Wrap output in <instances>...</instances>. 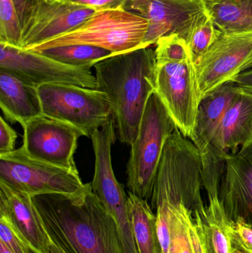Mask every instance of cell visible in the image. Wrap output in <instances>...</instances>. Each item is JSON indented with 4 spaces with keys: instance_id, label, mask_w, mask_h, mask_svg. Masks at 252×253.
<instances>
[{
    "instance_id": "cell-15",
    "label": "cell",
    "mask_w": 252,
    "mask_h": 253,
    "mask_svg": "<svg viewBox=\"0 0 252 253\" xmlns=\"http://www.w3.org/2000/svg\"><path fill=\"white\" fill-rule=\"evenodd\" d=\"M97 10L41 0L29 25L22 31L21 48L31 47L71 31Z\"/></svg>"
},
{
    "instance_id": "cell-6",
    "label": "cell",
    "mask_w": 252,
    "mask_h": 253,
    "mask_svg": "<svg viewBox=\"0 0 252 253\" xmlns=\"http://www.w3.org/2000/svg\"><path fill=\"white\" fill-rule=\"evenodd\" d=\"M43 115L68 123L84 136L93 132L112 118L108 95L97 89L68 84H47L38 87Z\"/></svg>"
},
{
    "instance_id": "cell-3",
    "label": "cell",
    "mask_w": 252,
    "mask_h": 253,
    "mask_svg": "<svg viewBox=\"0 0 252 253\" xmlns=\"http://www.w3.org/2000/svg\"><path fill=\"white\" fill-rule=\"evenodd\" d=\"M202 158L196 146L179 129L164 149L151 198L152 210L161 203L183 205L192 213L205 207Z\"/></svg>"
},
{
    "instance_id": "cell-37",
    "label": "cell",
    "mask_w": 252,
    "mask_h": 253,
    "mask_svg": "<svg viewBox=\"0 0 252 253\" xmlns=\"http://www.w3.org/2000/svg\"></svg>"
},
{
    "instance_id": "cell-36",
    "label": "cell",
    "mask_w": 252,
    "mask_h": 253,
    "mask_svg": "<svg viewBox=\"0 0 252 253\" xmlns=\"http://www.w3.org/2000/svg\"><path fill=\"white\" fill-rule=\"evenodd\" d=\"M28 253H40L38 252H37L36 251H35V250L33 249L31 247L28 246Z\"/></svg>"
},
{
    "instance_id": "cell-22",
    "label": "cell",
    "mask_w": 252,
    "mask_h": 253,
    "mask_svg": "<svg viewBox=\"0 0 252 253\" xmlns=\"http://www.w3.org/2000/svg\"><path fill=\"white\" fill-rule=\"evenodd\" d=\"M164 204L168 207L170 213V245L168 253H204L202 239L193 213L184 205Z\"/></svg>"
},
{
    "instance_id": "cell-25",
    "label": "cell",
    "mask_w": 252,
    "mask_h": 253,
    "mask_svg": "<svg viewBox=\"0 0 252 253\" xmlns=\"http://www.w3.org/2000/svg\"><path fill=\"white\" fill-rule=\"evenodd\" d=\"M0 44L22 46V29L13 0H0Z\"/></svg>"
},
{
    "instance_id": "cell-1",
    "label": "cell",
    "mask_w": 252,
    "mask_h": 253,
    "mask_svg": "<svg viewBox=\"0 0 252 253\" xmlns=\"http://www.w3.org/2000/svg\"><path fill=\"white\" fill-rule=\"evenodd\" d=\"M32 199L50 241L65 253H123L115 221L90 183L73 194Z\"/></svg>"
},
{
    "instance_id": "cell-14",
    "label": "cell",
    "mask_w": 252,
    "mask_h": 253,
    "mask_svg": "<svg viewBox=\"0 0 252 253\" xmlns=\"http://www.w3.org/2000/svg\"><path fill=\"white\" fill-rule=\"evenodd\" d=\"M0 216L10 223L26 245L40 253H50V238L32 196L0 180Z\"/></svg>"
},
{
    "instance_id": "cell-17",
    "label": "cell",
    "mask_w": 252,
    "mask_h": 253,
    "mask_svg": "<svg viewBox=\"0 0 252 253\" xmlns=\"http://www.w3.org/2000/svg\"><path fill=\"white\" fill-rule=\"evenodd\" d=\"M219 183H210L204 185L208 203L193 213L198 226L204 253H235L228 218L219 198Z\"/></svg>"
},
{
    "instance_id": "cell-23",
    "label": "cell",
    "mask_w": 252,
    "mask_h": 253,
    "mask_svg": "<svg viewBox=\"0 0 252 253\" xmlns=\"http://www.w3.org/2000/svg\"><path fill=\"white\" fill-rule=\"evenodd\" d=\"M38 53H42L66 65L90 68L104 59L114 56L106 49L84 44L53 47Z\"/></svg>"
},
{
    "instance_id": "cell-31",
    "label": "cell",
    "mask_w": 252,
    "mask_h": 253,
    "mask_svg": "<svg viewBox=\"0 0 252 253\" xmlns=\"http://www.w3.org/2000/svg\"><path fill=\"white\" fill-rule=\"evenodd\" d=\"M17 133L3 117L0 118V156L14 151Z\"/></svg>"
},
{
    "instance_id": "cell-4",
    "label": "cell",
    "mask_w": 252,
    "mask_h": 253,
    "mask_svg": "<svg viewBox=\"0 0 252 253\" xmlns=\"http://www.w3.org/2000/svg\"><path fill=\"white\" fill-rule=\"evenodd\" d=\"M147 29L144 18L125 9L97 10L71 31L28 50L41 52L62 46L84 44L120 54L142 48Z\"/></svg>"
},
{
    "instance_id": "cell-34",
    "label": "cell",
    "mask_w": 252,
    "mask_h": 253,
    "mask_svg": "<svg viewBox=\"0 0 252 253\" xmlns=\"http://www.w3.org/2000/svg\"><path fill=\"white\" fill-rule=\"evenodd\" d=\"M0 253H13L3 242L0 241Z\"/></svg>"
},
{
    "instance_id": "cell-9",
    "label": "cell",
    "mask_w": 252,
    "mask_h": 253,
    "mask_svg": "<svg viewBox=\"0 0 252 253\" xmlns=\"http://www.w3.org/2000/svg\"><path fill=\"white\" fill-rule=\"evenodd\" d=\"M0 70L37 88L47 84L98 87L96 76L90 67L66 65L42 53L4 44H0Z\"/></svg>"
},
{
    "instance_id": "cell-18",
    "label": "cell",
    "mask_w": 252,
    "mask_h": 253,
    "mask_svg": "<svg viewBox=\"0 0 252 253\" xmlns=\"http://www.w3.org/2000/svg\"><path fill=\"white\" fill-rule=\"evenodd\" d=\"M0 108L6 120L23 126L43 115L38 88L0 70Z\"/></svg>"
},
{
    "instance_id": "cell-16",
    "label": "cell",
    "mask_w": 252,
    "mask_h": 253,
    "mask_svg": "<svg viewBox=\"0 0 252 253\" xmlns=\"http://www.w3.org/2000/svg\"><path fill=\"white\" fill-rule=\"evenodd\" d=\"M252 144V96L238 91L217 126L208 150L225 161Z\"/></svg>"
},
{
    "instance_id": "cell-33",
    "label": "cell",
    "mask_w": 252,
    "mask_h": 253,
    "mask_svg": "<svg viewBox=\"0 0 252 253\" xmlns=\"http://www.w3.org/2000/svg\"><path fill=\"white\" fill-rule=\"evenodd\" d=\"M50 253H65L63 251L60 249L59 247L56 246V245L51 242L50 245Z\"/></svg>"
},
{
    "instance_id": "cell-21",
    "label": "cell",
    "mask_w": 252,
    "mask_h": 253,
    "mask_svg": "<svg viewBox=\"0 0 252 253\" xmlns=\"http://www.w3.org/2000/svg\"><path fill=\"white\" fill-rule=\"evenodd\" d=\"M127 206L138 253H161L156 214L154 213L148 201L129 191Z\"/></svg>"
},
{
    "instance_id": "cell-28",
    "label": "cell",
    "mask_w": 252,
    "mask_h": 253,
    "mask_svg": "<svg viewBox=\"0 0 252 253\" xmlns=\"http://www.w3.org/2000/svg\"><path fill=\"white\" fill-rule=\"evenodd\" d=\"M157 230L161 245V253H168L170 245V213L166 204H161L156 208Z\"/></svg>"
},
{
    "instance_id": "cell-8",
    "label": "cell",
    "mask_w": 252,
    "mask_h": 253,
    "mask_svg": "<svg viewBox=\"0 0 252 253\" xmlns=\"http://www.w3.org/2000/svg\"><path fill=\"white\" fill-rule=\"evenodd\" d=\"M0 180L32 197L50 193L73 194L86 186L78 172L34 159L22 147L0 156Z\"/></svg>"
},
{
    "instance_id": "cell-27",
    "label": "cell",
    "mask_w": 252,
    "mask_h": 253,
    "mask_svg": "<svg viewBox=\"0 0 252 253\" xmlns=\"http://www.w3.org/2000/svg\"><path fill=\"white\" fill-rule=\"evenodd\" d=\"M0 239L13 253H28V245L4 217L0 216Z\"/></svg>"
},
{
    "instance_id": "cell-32",
    "label": "cell",
    "mask_w": 252,
    "mask_h": 253,
    "mask_svg": "<svg viewBox=\"0 0 252 253\" xmlns=\"http://www.w3.org/2000/svg\"><path fill=\"white\" fill-rule=\"evenodd\" d=\"M233 82L240 91L252 96V68L238 74Z\"/></svg>"
},
{
    "instance_id": "cell-2",
    "label": "cell",
    "mask_w": 252,
    "mask_h": 253,
    "mask_svg": "<svg viewBox=\"0 0 252 253\" xmlns=\"http://www.w3.org/2000/svg\"><path fill=\"white\" fill-rule=\"evenodd\" d=\"M155 50L142 47L94 65L97 90L108 95L118 139L131 146L150 96L155 92Z\"/></svg>"
},
{
    "instance_id": "cell-35",
    "label": "cell",
    "mask_w": 252,
    "mask_h": 253,
    "mask_svg": "<svg viewBox=\"0 0 252 253\" xmlns=\"http://www.w3.org/2000/svg\"><path fill=\"white\" fill-rule=\"evenodd\" d=\"M250 68H252V56L249 59L248 62L244 65V68H243V71H246V70L250 69Z\"/></svg>"
},
{
    "instance_id": "cell-11",
    "label": "cell",
    "mask_w": 252,
    "mask_h": 253,
    "mask_svg": "<svg viewBox=\"0 0 252 253\" xmlns=\"http://www.w3.org/2000/svg\"><path fill=\"white\" fill-rule=\"evenodd\" d=\"M252 56V34L227 36L216 41L195 64L200 100L223 84L233 81Z\"/></svg>"
},
{
    "instance_id": "cell-12",
    "label": "cell",
    "mask_w": 252,
    "mask_h": 253,
    "mask_svg": "<svg viewBox=\"0 0 252 253\" xmlns=\"http://www.w3.org/2000/svg\"><path fill=\"white\" fill-rule=\"evenodd\" d=\"M124 9L147 21L143 47L171 34L186 41L194 24L206 12L203 0H128Z\"/></svg>"
},
{
    "instance_id": "cell-24",
    "label": "cell",
    "mask_w": 252,
    "mask_h": 253,
    "mask_svg": "<svg viewBox=\"0 0 252 253\" xmlns=\"http://www.w3.org/2000/svg\"><path fill=\"white\" fill-rule=\"evenodd\" d=\"M219 34L220 31L216 28L207 11L198 18L186 40L189 54L194 63H196L208 50Z\"/></svg>"
},
{
    "instance_id": "cell-5",
    "label": "cell",
    "mask_w": 252,
    "mask_h": 253,
    "mask_svg": "<svg viewBox=\"0 0 252 253\" xmlns=\"http://www.w3.org/2000/svg\"><path fill=\"white\" fill-rule=\"evenodd\" d=\"M178 129L156 93L149 98L127 164L129 191L150 200L164 147Z\"/></svg>"
},
{
    "instance_id": "cell-20",
    "label": "cell",
    "mask_w": 252,
    "mask_h": 253,
    "mask_svg": "<svg viewBox=\"0 0 252 253\" xmlns=\"http://www.w3.org/2000/svg\"><path fill=\"white\" fill-rule=\"evenodd\" d=\"M216 28L227 36L252 34V0H203Z\"/></svg>"
},
{
    "instance_id": "cell-29",
    "label": "cell",
    "mask_w": 252,
    "mask_h": 253,
    "mask_svg": "<svg viewBox=\"0 0 252 253\" xmlns=\"http://www.w3.org/2000/svg\"><path fill=\"white\" fill-rule=\"evenodd\" d=\"M53 2L75 4L96 10L124 9L128 0H47Z\"/></svg>"
},
{
    "instance_id": "cell-7",
    "label": "cell",
    "mask_w": 252,
    "mask_h": 253,
    "mask_svg": "<svg viewBox=\"0 0 252 253\" xmlns=\"http://www.w3.org/2000/svg\"><path fill=\"white\" fill-rule=\"evenodd\" d=\"M155 93L178 129L189 138L201 102L195 63L190 56L165 58L155 56Z\"/></svg>"
},
{
    "instance_id": "cell-30",
    "label": "cell",
    "mask_w": 252,
    "mask_h": 253,
    "mask_svg": "<svg viewBox=\"0 0 252 253\" xmlns=\"http://www.w3.org/2000/svg\"><path fill=\"white\" fill-rule=\"evenodd\" d=\"M41 0H13L22 31L29 25Z\"/></svg>"
},
{
    "instance_id": "cell-26",
    "label": "cell",
    "mask_w": 252,
    "mask_h": 253,
    "mask_svg": "<svg viewBox=\"0 0 252 253\" xmlns=\"http://www.w3.org/2000/svg\"><path fill=\"white\" fill-rule=\"evenodd\" d=\"M229 232L235 253H252V226L241 221H230Z\"/></svg>"
},
{
    "instance_id": "cell-19",
    "label": "cell",
    "mask_w": 252,
    "mask_h": 253,
    "mask_svg": "<svg viewBox=\"0 0 252 253\" xmlns=\"http://www.w3.org/2000/svg\"><path fill=\"white\" fill-rule=\"evenodd\" d=\"M238 91L234 82H229L209 93L200 102L189 139L201 155L208 150L217 126Z\"/></svg>"
},
{
    "instance_id": "cell-13",
    "label": "cell",
    "mask_w": 252,
    "mask_h": 253,
    "mask_svg": "<svg viewBox=\"0 0 252 253\" xmlns=\"http://www.w3.org/2000/svg\"><path fill=\"white\" fill-rule=\"evenodd\" d=\"M219 198L231 221L252 226V144L225 159Z\"/></svg>"
},
{
    "instance_id": "cell-10",
    "label": "cell",
    "mask_w": 252,
    "mask_h": 253,
    "mask_svg": "<svg viewBox=\"0 0 252 253\" xmlns=\"http://www.w3.org/2000/svg\"><path fill=\"white\" fill-rule=\"evenodd\" d=\"M23 147L31 157L59 168L78 172L74 161L78 138L84 134L75 126L42 115L22 126Z\"/></svg>"
}]
</instances>
